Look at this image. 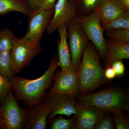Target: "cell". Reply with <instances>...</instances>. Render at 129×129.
Returning <instances> with one entry per match:
<instances>
[{
  "label": "cell",
  "instance_id": "1",
  "mask_svg": "<svg viewBox=\"0 0 129 129\" xmlns=\"http://www.w3.org/2000/svg\"><path fill=\"white\" fill-rule=\"evenodd\" d=\"M59 67L57 55H55L51 59L48 68L40 78L30 80L14 76L9 81L17 101L23 102L30 108L38 104L44 97L46 90L54 78Z\"/></svg>",
  "mask_w": 129,
  "mask_h": 129
},
{
  "label": "cell",
  "instance_id": "2",
  "mask_svg": "<svg viewBox=\"0 0 129 129\" xmlns=\"http://www.w3.org/2000/svg\"><path fill=\"white\" fill-rule=\"evenodd\" d=\"M77 72L80 86V95L90 94L110 81L105 77L99 53L91 42H89L83 52Z\"/></svg>",
  "mask_w": 129,
  "mask_h": 129
},
{
  "label": "cell",
  "instance_id": "3",
  "mask_svg": "<svg viewBox=\"0 0 129 129\" xmlns=\"http://www.w3.org/2000/svg\"><path fill=\"white\" fill-rule=\"evenodd\" d=\"M79 96L80 104L94 107L106 113L129 111V92L125 89L110 88Z\"/></svg>",
  "mask_w": 129,
  "mask_h": 129
},
{
  "label": "cell",
  "instance_id": "4",
  "mask_svg": "<svg viewBox=\"0 0 129 129\" xmlns=\"http://www.w3.org/2000/svg\"><path fill=\"white\" fill-rule=\"evenodd\" d=\"M42 50L40 42L14 36L11 53V69L14 75L30 64Z\"/></svg>",
  "mask_w": 129,
  "mask_h": 129
},
{
  "label": "cell",
  "instance_id": "5",
  "mask_svg": "<svg viewBox=\"0 0 129 129\" xmlns=\"http://www.w3.org/2000/svg\"><path fill=\"white\" fill-rule=\"evenodd\" d=\"M1 111L2 118V129H24L28 110L19 106L12 90L1 105Z\"/></svg>",
  "mask_w": 129,
  "mask_h": 129
},
{
  "label": "cell",
  "instance_id": "6",
  "mask_svg": "<svg viewBox=\"0 0 129 129\" xmlns=\"http://www.w3.org/2000/svg\"><path fill=\"white\" fill-rule=\"evenodd\" d=\"M75 19L94 45L99 56L105 60L107 52L104 30L100 23L97 11L88 16L76 17Z\"/></svg>",
  "mask_w": 129,
  "mask_h": 129
},
{
  "label": "cell",
  "instance_id": "7",
  "mask_svg": "<svg viewBox=\"0 0 129 129\" xmlns=\"http://www.w3.org/2000/svg\"><path fill=\"white\" fill-rule=\"evenodd\" d=\"M68 39L74 70L77 71L83 52L89 40L75 18L73 19L68 25Z\"/></svg>",
  "mask_w": 129,
  "mask_h": 129
},
{
  "label": "cell",
  "instance_id": "8",
  "mask_svg": "<svg viewBox=\"0 0 129 129\" xmlns=\"http://www.w3.org/2000/svg\"><path fill=\"white\" fill-rule=\"evenodd\" d=\"M52 9L39 8L31 11L28 17V29L23 36L25 39L40 43L45 30L53 16Z\"/></svg>",
  "mask_w": 129,
  "mask_h": 129
},
{
  "label": "cell",
  "instance_id": "9",
  "mask_svg": "<svg viewBox=\"0 0 129 129\" xmlns=\"http://www.w3.org/2000/svg\"><path fill=\"white\" fill-rule=\"evenodd\" d=\"M76 17L75 0H57L53 16L46 29L47 34H52L61 26H68L70 21Z\"/></svg>",
  "mask_w": 129,
  "mask_h": 129
},
{
  "label": "cell",
  "instance_id": "10",
  "mask_svg": "<svg viewBox=\"0 0 129 129\" xmlns=\"http://www.w3.org/2000/svg\"><path fill=\"white\" fill-rule=\"evenodd\" d=\"M55 76L54 84L48 95L63 94L75 98L80 94L79 80L77 71H58Z\"/></svg>",
  "mask_w": 129,
  "mask_h": 129
},
{
  "label": "cell",
  "instance_id": "11",
  "mask_svg": "<svg viewBox=\"0 0 129 129\" xmlns=\"http://www.w3.org/2000/svg\"><path fill=\"white\" fill-rule=\"evenodd\" d=\"M106 112L91 106H86L76 102L75 116V129H94Z\"/></svg>",
  "mask_w": 129,
  "mask_h": 129
},
{
  "label": "cell",
  "instance_id": "12",
  "mask_svg": "<svg viewBox=\"0 0 129 129\" xmlns=\"http://www.w3.org/2000/svg\"><path fill=\"white\" fill-rule=\"evenodd\" d=\"M50 107L47 95L38 104L28 111L24 129H45L47 126V119Z\"/></svg>",
  "mask_w": 129,
  "mask_h": 129
},
{
  "label": "cell",
  "instance_id": "13",
  "mask_svg": "<svg viewBox=\"0 0 129 129\" xmlns=\"http://www.w3.org/2000/svg\"><path fill=\"white\" fill-rule=\"evenodd\" d=\"M50 107L48 120L55 118L56 115H64L70 116L75 114L76 102L75 98L63 94L47 95Z\"/></svg>",
  "mask_w": 129,
  "mask_h": 129
},
{
  "label": "cell",
  "instance_id": "14",
  "mask_svg": "<svg viewBox=\"0 0 129 129\" xmlns=\"http://www.w3.org/2000/svg\"><path fill=\"white\" fill-rule=\"evenodd\" d=\"M60 40L58 43L57 58L61 71H75L68 42V26L63 25L57 29Z\"/></svg>",
  "mask_w": 129,
  "mask_h": 129
},
{
  "label": "cell",
  "instance_id": "15",
  "mask_svg": "<svg viewBox=\"0 0 129 129\" xmlns=\"http://www.w3.org/2000/svg\"><path fill=\"white\" fill-rule=\"evenodd\" d=\"M107 55L104 60L106 68L116 61L129 58V43H123L106 39Z\"/></svg>",
  "mask_w": 129,
  "mask_h": 129
},
{
  "label": "cell",
  "instance_id": "16",
  "mask_svg": "<svg viewBox=\"0 0 129 129\" xmlns=\"http://www.w3.org/2000/svg\"><path fill=\"white\" fill-rule=\"evenodd\" d=\"M126 10L113 0H102L97 10L102 26L107 24Z\"/></svg>",
  "mask_w": 129,
  "mask_h": 129
},
{
  "label": "cell",
  "instance_id": "17",
  "mask_svg": "<svg viewBox=\"0 0 129 129\" xmlns=\"http://www.w3.org/2000/svg\"><path fill=\"white\" fill-rule=\"evenodd\" d=\"M12 12L28 17L30 10L27 0H0V16Z\"/></svg>",
  "mask_w": 129,
  "mask_h": 129
},
{
  "label": "cell",
  "instance_id": "18",
  "mask_svg": "<svg viewBox=\"0 0 129 129\" xmlns=\"http://www.w3.org/2000/svg\"><path fill=\"white\" fill-rule=\"evenodd\" d=\"M102 0H75L76 17L88 16L96 11Z\"/></svg>",
  "mask_w": 129,
  "mask_h": 129
},
{
  "label": "cell",
  "instance_id": "19",
  "mask_svg": "<svg viewBox=\"0 0 129 129\" xmlns=\"http://www.w3.org/2000/svg\"><path fill=\"white\" fill-rule=\"evenodd\" d=\"M102 27L104 31L114 29L129 28V10H125L109 23Z\"/></svg>",
  "mask_w": 129,
  "mask_h": 129
},
{
  "label": "cell",
  "instance_id": "20",
  "mask_svg": "<svg viewBox=\"0 0 129 129\" xmlns=\"http://www.w3.org/2000/svg\"><path fill=\"white\" fill-rule=\"evenodd\" d=\"M11 51L0 52V74L8 80L14 76L11 67Z\"/></svg>",
  "mask_w": 129,
  "mask_h": 129
},
{
  "label": "cell",
  "instance_id": "21",
  "mask_svg": "<svg viewBox=\"0 0 129 129\" xmlns=\"http://www.w3.org/2000/svg\"><path fill=\"white\" fill-rule=\"evenodd\" d=\"M76 118L75 116L70 119L62 117H57L51 121V129H75Z\"/></svg>",
  "mask_w": 129,
  "mask_h": 129
},
{
  "label": "cell",
  "instance_id": "22",
  "mask_svg": "<svg viewBox=\"0 0 129 129\" xmlns=\"http://www.w3.org/2000/svg\"><path fill=\"white\" fill-rule=\"evenodd\" d=\"M14 37L13 32L7 28L0 31V52L11 50Z\"/></svg>",
  "mask_w": 129,
  "mask_h": 129
},
{
  "label": "cell",
  "instance_id": "23",
  "mask_svg": "<svg viewBox=\"0 0 129 129\" xmlns=\"http://www.w3.org/2000/svg\"><path fill=\"white\" fill-rule=\"evenodd\" d=\"M106 35L110 39L129 43V28L114 29L106 30Z\"/></svg>",
  "mask_w": 129,
  "mask_h": 129
},
{
  "label": "cell",
  "instance_id": "24",
  "mask_svg": "<svg viewBox=\"0 0 129 129\" xmlns=\"http://www.w3.org/2000/svg\"><path fill=\"white\" fill-rule=\"evenodd\" d=\"M112 117L117 129H129L128 119L121 111L111 113Z\"/></svg>",
  "mask_w": 129,
  "mask_h": 129
},
{
  "label": "cell",
  "instance_id": "25",
  "mask_svg": "<svg viewBox=\"0 0 129 129\" xmlns=\"http://www.w3.org/2000/svg\"><path fill=\"white\" fill-rule=\"evenodd\" d=\"M12 90L10 81L0 74V105H2L9 91Z\"/></svg>",
  "mask_w": 129,
  "mask_h": 129
},
{
  "label": "cell",
  "instance_id": "26",
  "mask_svg": "<svg viewBox=\"0 0 129 129\" xmlns=\"http://www.w3.org/2000/svg\"><path fill=\"white\" fill-rule=\"evenodd\" d=\"M116 129L115 125L112 116L105 115L98 121L94 129Z\"/></svg>",
  "mask_w": 129,
  "mask_h": 129
},
{
  "label": "cell",
  "instance_id": "27",
  "mask_svg": "<svg viewBox=\"0 0 129 129\" xmlns=\"http://www.w3.org/2000/svg\"><path fill=\"white\" fill-rule=\"evenodd\" d=\"M111 67L116 74V76L120 77L124 75L125 68L122 60H118L112 63Z\"/></svg>",
  "mask_w": 129,
  "mask_h": 129
},
{
  "label": "cell",
  "instance_id": "28",
  "mask_svg": "<svg viewBox=\"0 0 129 129\" xmlns=\"http://www.w3.org/2000/svg\"><path fill=\"white\" fill-rule=\"evenodd\" d=\"M57 1V0H39V8L53 9Z\"/></svg>",
  "mask_w": 129,
  "mask_h": 129
},
{
  "label": "cell",
  "instance_id": "29",
  "mask_svg": "<svg viewBox=\"0 0 129 129\" xmlns=\"http://www.w3.org/2000/svg\"><path fill=\"white\" fill-rule=\"evenodd\" d=\"M104 75L106 79L109 80L113 79L116 76L115 72L111 66L106 68L104 70Z\"/></svg>",
  "mask_w": 129,
  "mask_h": 129
},
{
  "label": "cell",
  "instance_id": "30",
  "mask_svg": "<svg viewBox=\"0 0 129 129\" xmlns=\"http://www.w3.org/2000/svg\"><path fill=\"white\" fill-rule=\"evenodd\" d=\"M30 11H35L39 8V0H27Z\"/></svg>",
  "mask_w": 129,
  "mask_h": 129
},
{
  "label": "cell",
  "instance_id": "31",
  "mask_svg": "<svg viewBox=\"0 0 129 129\" xmlns=\"http://www.w3.org/2000/svg\"><path fill=\"white\" fill-rule=\"evenodd\" d=\"M121 5L126 10H129V0H113Z\"/></svg>",
  "mask_w": 129,
  "mask_h": 129
},
{
  "label": "cell",
  "instance_id": "32",
  "mask_svg": "<svg viewBox=\"0 0 129 129\" xmlns=\"http://www.w3.org/2000/svg\"><path fill=\"white\" fill-rule=\"evenodd\" d=\"M1 105H0V128L2 129V118L1 113Z\"/></svg>",
  "mask_w": 129,
  "mask_h": 129
}]
</instances>
